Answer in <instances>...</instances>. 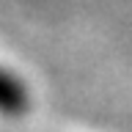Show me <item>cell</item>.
I'll list each match as a JSON object with an SVG mask.
<instances>
[{"mask_svg":"<svg viewBox=\"0 0 132 132\" xmlns=\"http://www.w3.org/2000/svg\"><path fill=\"white\" fill-rule=\"evenodd\" d=\"M25 105H28L25 88L0 69V113H19L25 110Z\"/></svg>","mask_w":132,"mask_h":132,"instance_id":"cell-1","label":"cell"}]
</instances>
